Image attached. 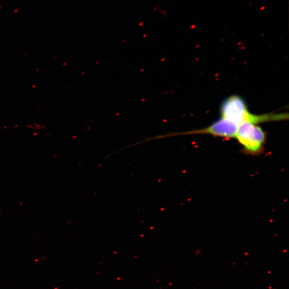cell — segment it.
Instances as JSON below:
<instances>
[{
    "label": "cell",
    "instance_id": "cell-1",
    "mask_svg": "<svg viewBox=\"0 0 289 289\" xmlns=\"http://www.w3.org/2000/svg\"><path fill=\"white\" fill-rule=\"evenodd\" d=\"M221 117L240 126L245 122L259 125L260 123L277 122L282 119L280 113L255 114L251 113L244 99L236 95L230 96L223 102L220 108Z\"/></svg>",
    "mask_w": 289,
    "mask_h": 289
},
{
    "label": "cell",
    "instance_id": "cell-2",
    "mask_svg": "<svg viewBox=\"0 0 289 289\" xmlns=\"http://www.w3.org/2000/svg\"><path fill=\"white\" fill-rule=\"evenodd\" d=\"M235 138L246 154L259 155L264 151L266 135L257 125L249 122L242 123L239 126Z\"/></svg>",
    "mask_w": 289,
    "mask_h": 289
},
{
    "label": "cell",
    "instance_id": "cell-3",
    "mask_svg": "<svg viewBox=\"0 0 289 289\" xmlns=\"http://www.w3.org/2000/svg\"><path fill=\"white\" fill-rule=\"evenodd\" d=\"M239 127L236 124L221 117L207 127L181 133L169 134L163 137L178 135H208L225 139L235 138Z\"/></svg>",
    "mask_w": 289,
    "mask_h": 289
},
{
    "label": "cell",
    "instance_id": "cell-4",
    "mask_svg": "<svg viewBox=\"0 0 289 289\" xmlns=\"http://www.w3.org/2000/svg\"><path fill=\"white\" fill-rule=\"evenodd\" d=\"M265 7H262L260 10L262 11V10L265 9Z\"/></svg>",
    "mask_w": 289,
    "mask_h": 289
}]
</instances>
